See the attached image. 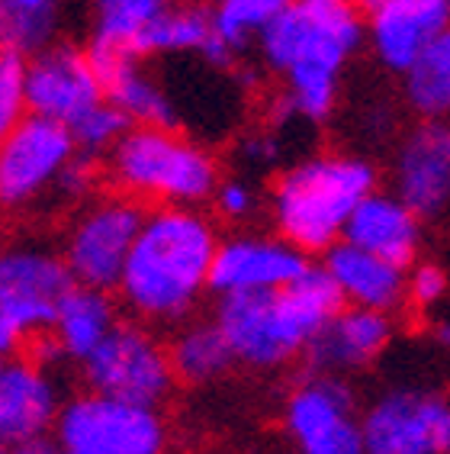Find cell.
I'll list each match as a JSON object with an SVG mask.
<instances>
[{
    "instance_id": "obj_14",
    "label": "cell",
    "mask_w": 450,
    "mask_h": 454,
    "mask_svg": "<svg viewBox=\"0 0 450 454\" xmlns=\"http://www.w3.org/2000/svg\"><path fill=\"white\" fill-rule=\"evenodd\" d=\"M309 254L299 252L280 236L242 232L219 242L209 290L216 297H242V294H270L283 290L309 271Z\"/></svg>"
},
{
    "instance_id": "obj_8",
    "label": "cell",
    "mask_w": 450,
    "mask_h": 454,
    "mask_svg": "<svg viewBox=\"0 0 450 454\" xmlns=\"http://www.w3.org/2000/svg\"><path fill=\"white\" fill-rule=\"evenodd\" d=\"M81 374L87 390L142 406H161L177 384L167 345L136 319L116 323L104 345L81 364Z\"/></svg>"
},
{
    "instance_id": "obj_3",
    "label": "cell",
    "mask_w": 450,
    "mask_h": 454,
    "mask_svg": "<svg viewBox=\"0 0 450 454\" xmlns=\"http://www.w3.org/2000/svg\"><path fill=\"white\" fill-rule=\"evenodd\" d=\"M341 294L325 268L312 264L299 280L270 294L219 297L216 319L235 361L254 371H274L299 358L319 333L341 313Z\"/></svg>"
},
{
    "instance_id": "obj_24",
    "label": "cell",
    "mask_w": 450,
    "mask_h": 454,
    "mask_svg": "<svg viewBox=\"0 0 450 454\" xmlns=\"http://www.w3.org/2000/svg\"><path fill=\"white\" fill-rule=\"evenodd\" d=\"M177 0H94L90 49L122 52L139 59V43Z\"/></svg>"
},
{
    "instance_id": "obj_23",
    "label": "cell",
    "mask_w": 450,
    "mask_h": 454,
    "mask_svg": "<svg viewBox=\"0 0 450 454\" xmlns=\"http://www.w3.org/2000/svg\"><path fill=\"white\" fill-rule=\"evenodd\" d=\"M174 374L183 384H209L229 374V367L238 364L229 339L222 335L216 319H187L174 329L167 341Z\"/></svg>"
},
{
    "instance_id": "obj_18",
    "label": "cell",
    "mask_w": 450,
    "mask_h": 454,
    "mask_svg": "<svg viewBox=\"0 0 450 454\" xmlns=\"http://www.w3.org/2000/svg\"><path fill=\"white\" fill-rule=\"evenodd\" d=\"M392 335H396L392 313L364 309V306H341V313L322 329L319 339L306 351L309 371H319V374L361 371L390 348Z\"/></svg>"
},
{
    "instance_id": "obj_12",
    "label": "cell",
    "mask_w": 450,
    "mask_h": 454,
    "mask_svg": "<svg viewBox=\"0 0 450 454\" xmlns=\"http://www.w3.org/2000/svg\"><path fill=\"white\" fill-rule=\"evenodd\" d=\"M364 454H450V400L392 390L361 416Z\"/></svg>"
},
{
    "instance_id": "obj_36",
    "label": "cell",
    "mask_w": 450,
    "mask_h": 454,
    "mask_svg": "<svg viewBox=\"0 0 450 454\" xmlns=\"http://www.w3.org/2000/svg\"><path fill=\"white\" fill-rule=\"evenodd\" d=\"M434 341L447 348V345H450V323H438V325H434Z\"/></svg>"
},
{
    "instance_id": "obj_42",
    "label": "cell",
    "mask_w": 450,
    "mask_h": 454,
    "mask_svg": "<svg viewBox=\"0 0 450 454\" xmlns=\"http://www.w3.org/2000/svg\"><path fill=\"white\" fill-rule=\"evenodd\" d=\"M0 367H4V358H0Z\"/></svg>"
},
{
    "instance_id": "obj_34",
    "label": "cell",
    "mask_w": 450,
    "mask_h": 454,
    "mask_svg": "<svg viewBox=\"0 0 450 454\" xmlns=\"http://www.w3.org/2000/svg\"><path fill=\"white\" fill-rule=\"evenodd\" d=\"M238 155L248 168H270L274 161H280L283 155V139L277 136V126H268V129H254L248 132L238 145Z\"/></svg>"
},
{
    "instance_id": "obj_30",
    "label": "cell",
    "mask_w": 450,
    "mask_h": 454,
    "mask_svg": "<svg viewBox=\"0 0 450 454\" xmlns=\"http://www.w3.org/2000/svg\"><path fill=\"white\" fill-rule=\"evenodd\" d=\"M27 114V59L0 45V142Z\"/></svg>"
},
{
    "instance_id": "obj_27",
    "label": "cell",
    "mask_w": 450,
    "mask_h": 454,
    "mask_svg": "<svg viewBox=\"0 0 450 454\" xmlns=\"http://www.w3.org/2000/svg\"><path fill=\"white\" fill-rule=\"evenodd\" d=\"M58 23L61 0H0V45L23 59L49 49Z\"/></svg>"
},
{
    "instance_id": "obj_10",
    "label": "cell",
    "mask_w": 450,
    "mask_h": 454,
    "mask_svg": "<svg viewBox=\"0 0 450 454\" xmlns=\"http://www.w3.org/2000/svg\"><path fill=\"white\" fill-rule=\"evenodd\" d=\"M74 287L61 252L45 245L17 242L0 248V313L35 339L52 329L61 300Z\"/></svg>"
},
{
    "instance_id": "obj_20",
    "label": "cell",
    "mask_w": 450,
    "mask_h": 454,
    "mask_svg": "<svg viewBox=\"0 0 450 454\" xmlns=\"http://www.w3.org/2000/svg\"><path fill=\"white\" fill-rule=\"evenodd\" d=\"M87 55L94 61L97 78L104 84V94L112 106H120L129 116L132 126H161V129H177V104L174 97L161 88L145 71L142 59L122 52H106V49H90Z\"/></svg>"
},
{
    "instance_id": "obj_22",
    "label": "cell",
    "mask_w": 450,
    "mask_h": 454,
    "mask_svg": "<svg viewBox=\"0 0 450 454\" xmlns=\"http://www.w3.org/2000/svg\"><path fill=\"white\" fill-rule=\"evenodd\" d=\"M116 323H120V316H116V303H112L110 290H94L74 284L68 297L61 300L49 335L61 348L65 361L84 364L104 345L106 335L116 329Z\"/></svg>"
},
{
    "instance_id": "obj_5",
    "label": "cell",
    "mask_w": 450,
    "mask_h": 454,
    "mask_svg": "<svg viewBox=\"0 0 450 454\" xmlns=\"http://www.w3.org/2000/svg\"><path fill=\"white\" fill-rule=\"evenodd\" d=\"M106 177L116 193L139 203L203 210L222 181V165L216 152L181 129L132 126L106 155Z\"/></svg>"
},
{
    "instance_id": "obj_33",
    "label": "cell",
    "mask_w": 450,
    "mask_h": 454,
    "mask_svg": "<svg viewBox=\"0 0 450 454\" xmlns=\"http://www.w3.org/2000/svg\"><path fill=\"white\" fill-rule=\"evenodd\" d=\"M444 294H447V274H444V268H438L431 262L412 264L406 287V300H412V306L431 309L434 303H441Z\"/></svg>"
},
{
    "instance_id": "obj_19",
    "label": "cell",
    "mask_w": 450,
    "mask_h": 454,
    "mask_svg": "<svg viewBox=\"0 0 450 454\" xmlns=\"http://www.w3.org/2000/svg\"><path fill=\"white\" fill-rule=\"evenodd\" d=\"M345 242L408 271L422 248V216L399 200L396 193L373 191L357 203V210L347 219Z\"/></svg>"
},
{
    "instance_id": "obj_9",
    "label": "cell",
    "mask_w": 450,
    "mask_h": 454,
    "mask_svg": "<svg viewBox=\"0 0 450 454\" xmlns=\"http://www.w3.org/2000/svg\"><path fill=\"white\" fill-rule=\"evenodd\" d=\"M74 155L78 145L68 126L27 114L0 142V210H23L52 193Z\"/></svg>"
},
{
    "instance_id": "obj_26",
    "label": "cell",
    "mask_w": 450,
    "mask_h": 454,
    "mask_svg": "<svg viewBox=\"0 0 450 454\" xmlns=\"http://www.w3.org/2000/svg\"><path fill=\"white\" fill-rule=\"evenodd\" d=\"M402 94L422 120H450V29H444L402 74Z\"/></svg>"
},
{
    "instance_id": "obj_35",
    "label": "cell",
    "mask_w": 450,
    "mask_h": 454,
    "mask_svg": "<svg viewBox=\"0 0 450 454\" xmlns=\"http://www.w3.org/2000/svg\"><path fill=\"white\" fill-rule=\"evenodd\" d=\"M27 345H29L27 333H23L10 316L0 313V358L10 361L13 355H19V351L27 348Z\"/></svg>"
},
{
    "instance_id": "obj_17",
    "label": "cell",
    "mask_w": 450,
    "mask_h": 454,
    "mask_svg": "<svg viewBox=\"0 0 450 454\" xmlns=\"http://www.w3.org/2000/svg\"><path fill=\"white\" fill-rule=\"evenodd\" d=\"M61 412L58 387L52 371L35 361L10 358L0 367V448L39 442L55 432Z\"/></svg>"
},
{
    "instance_id": "obj_21",
    "label": "cell",
    "mask_w": 450,
    "mask_h": 454,
    "mask_svg": "<svg viewBox=\"0 0 450 454\" xmlns=\"http://www.w3.org/2000/svg\"><path fill=\"white\" fill-rule=\"evenodd\" d=\"M322 268L335 280L345 306H364L380 313H396L406 303L408 274L406 268L376 258L351 242H341L322 254Z\"/></svg>"
},
{
    "instance_id": "obj_40",
    "label": "cell",
    "mask_w": 450,
    "mask_h": 454,
    "mask_svg": "<svg viewBox=\"0 0 450 454\" xmlns=\"http://www.w3.org/2000/svg\"><path fill=\"white\" fill-rule=\"evenodd\" d=\"M55 454H71V451H65V448L58 445V448H55Z\"/></svg>"
},
{
    "instance_id": "obj_15",
    "label": "cell",
    "mask_w": 450,
    "mask_h": 454,
    "mask_svg": "<svg viewBox=\"0 0 450 454\" xmlns=\"http://www.w3.org/2000/svg\"><path fill=\"white\" fill-rule=\"evenodd\" d=\"M396 197L422 219L450 210V120H422L399 142L392 161Z\"/></svg>"
},
{
    "instance_id": "obj_29",
    "label": "cell",
    "mask_w": 450,
    "mask_h": 454,
    "mask_svg": "<svg viewBox=\"0 0 450 454\" xmlns=\"http://www.w3.org/2000/svg\"><path fill=\"white\" fill-rule=\"evenodd\" d=\"M129 129H132L129 116L122 114L120 106H112L110 100H104V104H97L94 110H87V114L71 126V136H74L78 152L94 155V158H106L116 149V142Z\"/></svg>"
},
{
    "instance_id": "obj_31",
    "label": "cell",
    "mask_w": 450,
    "mask_h": 454,
    "mask_svg": "<svg viewBox=\"0 0 450 454\" xmlns=\"http://www.w3.org/2000/svg\"><path fill=\"white\" fill-rule=\"evenodd\" d=\"M213 207L216 213L225 219V223H248V219L258 213L260 200H258V191L252 187V181H244V177L232 175L219 181L216 193H213Z\"/></svg>"
},
{
    "instance_id": "obj_13",
    "label": "cell",
    "mask_w": 450,
    "mask_h": 454,
    "mask_svg": "<svg viewBox=\"0 0 450 454\" xmlns=\"http://www.w3.org/2000/svg\"><path fill=\"white\" fill-rule=\"evenodd\" d=\"M104 84L87 49L52 43L27 59V110L61 126H74L87 110L104 104Z\"/></svg>"
},
{
    "instance_id": "obj_41",
    "label": "cell",
    "mask_w": 450,
    "mask_h": 454,
    "mask_svg": "<svg viewBox=\"0 0 450 454\" xmlns=\"http://www.w3.org/2000/svg\"><path fill=\"white\" fill-rule=\"evenodd\" d=\"M0 454H10V448H0Z\"/></svg>"
},
{
    "instance_id": "obj_1",
    "label": "cell",
    "mask_w": 450,
    "mask_h": 454,
    "mask_svg": "<svg viewBox=\"0 0 450 454\" xmlns=\"http://www.w3.org/2000/svg\"><path fill=\"white\" fill-rule=\"evenodd\" d=\"M364 39L367 20L354 0H293L258 39L260 61L283 78V94L274 106V126L293 120H329L338 106L341 74Z\"/></svg>"
},
{
    "instance_id": "obj_38",
    "label": "cell",
    "mask_w": 450,
    "mask_h": 454,
    "mask_svg": "<svg viewBox=\"0 0 450 454\" xmlns=\"http://www.w3.org/2000/svg\"><path fill=\"white\" fill-rule=\"evenodd\" d=\"M306 4H338V0H306Z\"/></svg>"
},
{
    "instance_id": "obj_7",
    "label": "cell",
    "mask_w": 450,
    "mask_h": 454,
    "mask_svg": "<svg viewBox=\"0 0 450 454\" xmlns=\"http://www.w3.org/2000/svg\"><path fill=\"white\" fill-rule=\"evenodd\" d=\"M55 438L71 454H165L167 426L158 406L87 390L61 403Z\"/></svg>"
},
{
    "instance_id": "obj_37",
    "label": "cell",
    "mask_w": 450,
    "mask_h": 454,
    "mask_svg": "<svg viewBox=\"0 0 450 454\" xmlns=\"http://www.w3.org/2000/svg\"><path fill=\"white\" fill-rule=\"evenodd\" d=\"M354 4H357V7H361V10H367V7H370V4H376V0H354Z\"/></svg>"
},
{
    "instance_id": "obj_4",
    "label": "cell",
    "mask_w": 450,
    "mask_h": 454,
    "mask_svg": "<svg viewBox=\"0 0 450 454\" xmlns=\"http://www.w3.org/2000/svg\"><path fill=\"white\" fill-rule=\"evenodd\" d=\"M376 191V168L361 155H306L270 187V223L277 236L306 254H325L345 239L357 203Z\"/></svg>"
},
{
    "instance_id": "obj_2",
    "label": "cell",
    "mask_w": 450,
    "mask_h": 454,
    "mask_svg": "<svg viewBox=\"0 0 450 454\" xmlns=\"http://www.w3.org/2000/svg\"><path fill=\"white\" fill-rule=\"evenodd\" d=\"M216 223L197 207H151L120 278V303L136 323L181 325L209 290Z\"/></svg>"
},
{
    "instance_id": "obj_28",
    "label": "cell",
    "mask_w": 450,
    "mask_h": 454,
    "mask_svg": "<svg viewBox=\"0 0 450 454\" xmlns=\"http://www.w3.org/2000/svg\"><path fill=\"white\" fill-rule=\"evenodd\" d=\"M293 0H216L213 27L235 55H242Z\"/></svg>"
},
{
    "instance_id": "obj_32",
    "label": "cell",
    "mask_w": 450,
    "mask_h": 454,
    "mask_svg": "<svg viewBox=\"0 0 450 454\" xmlns=\"http://www.w3.org/2000/svg\"><path fill=\"white\" fill-rule=\"evenodd\" d=\"M97 161H100V158L78 152V155L65 165V171L58 175L52 193H58L65 203L94 200V191H97V184H100V168H97Z\"/></svg>"
},
{
    "instance_id": "obj_11",
    "label": "cell",
    "mask_w": 450,
    "mask_h": 454,
    "mask_svg": "<svg viewBox=\"0 0 450 454\" xmlns=\"http://www.w3.org/2000/svg\"><path fill=\"white\" fill-rule=\"evenodd\" d=\"M283 426L303 454H364L354 394L341 374L309 371L286 396Z\"/></svg>"
},
{
    "instance_id": "obj_39",
    "label": "cell",
    "mask_w": 450,
    "mask_h": 454,
    "mask_svg": "<svg viewBox=\"0 0 450 454\" xmlns=\"http://www.w3.org/2000/svg\"><path fill=\"white\" fill-rule=\"evenodd\" d=\"M197 4H206V7H213V4H216V0H197Z\"/></svg>"
},
{
    "instance_id": "obj_6",
    "label": "cell",
    "mask_w": 450,
    "mask_h": 454,
    "mask_svg": "<svg viewBox=\"0 0 450 454\" xmlns=\"http://www.w3.org/2000/svg\"><path fill=\"white\" fill-rule=\"evenodd\" d=\"M145 213V207L126 193H106L81 203L61 242V258L74 284L110 294L120 287L122 268L139 239Z\"/></svg>"
},
{
    "instance_id": "obj_25",
    "label": "cell",
    "mask_w": 450,
    "mask_h": 454,
    "mask_svg": "<svg viewBox=\"0 0 450 454\" xmlns=\"http://www.w3.org/2000/svg\"><path fill=\"white\" fill-rule=\"evenodd\" d=\"M216 39L213 27V7L197 4V0H177L155 27L142 35L139 59H155V55H203L206 45Z\"/></svg>"
},
{
    "instance_id": "obj_16",
    "label": "cell",
    "mask_w": 450,
    "mask_h": 454,
    "mask_svg": "<svg viewBox=\"0 0 450 454\" xmlns=\"http://www.w3.org/2000/svg\"><path fill=\"white\" fill-rule=\"evenodd\" d=\"M367 39L383 68L406 74L418 55L450 29V0H376L364 10Z\"/></svg>"
}]
</instances>
